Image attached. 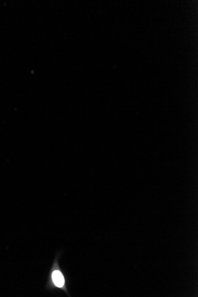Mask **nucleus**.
I'll return each mask as SVG.
<instances>
[{
  "label": "nucleus",
  "mask_w": 198,
  "mask_h": 297,
  "mask_svg": "<svg viewBox=\"0 0 198 297\" xmlns=\"http://www.w3.org/2000/svg\"><path fill=\"white\" fill-rule=\"evenodd\" d=\"M52 280L55 285L58 287H62L64 285L63 275L58 270H55L53 272Z\"/></svg>",
  "instance_id": "1"
}]
</instances>
